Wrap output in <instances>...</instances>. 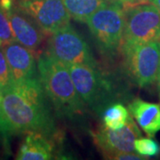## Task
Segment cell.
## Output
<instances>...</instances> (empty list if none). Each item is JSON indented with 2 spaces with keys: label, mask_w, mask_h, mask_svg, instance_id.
<instances>
[{
  "label": "cell",
  "mask_w": 160,
  "mask_h": 160,
  "mask_svg": "<svg viewBox=\"0 0 160 160\" xmlns=\"http://www.w3.org/2000/svg\"><path fill=\"white\" fill-rule=\"evenodd\" d=\"M146 158H144L142 155L138 154L137 152H120L117 154L112 155L109 159L114 160H141L145 159Z\"/></svg>",
  "instance_id": "19"
},
{
  "label": "cell",
  "mask_w": 160,
  "mask_h": 160,
  "mask_svg": "<svg viewBox=\"0 0 160 160\" xmlns=\"http://www.w3.org/2000/svg\"><path fill=\"white\" fill-rule=\"evenodd\" d=\"M128 110L149 137H154L160 131L159 104L134 99L129 103Z\"/></svg>",
  "instance_id": "12"
},
{
  "label": "cell",
  "mask_w": 160,
  "mask_h": 160,
  "mask_svg": "<svg viewBox=\"0 0 160 160\" xmlns=\"http://www.w3.org/2000/svg\"><path fill=\"white\" fill-rule=\"evenodd\" d=\"M105 2L108 3H113V4H118L120 6H122L124 8L132 6V0H104Z\"/></svg>",
  "instance_id": "21"
},
{
  "label": "cell",
  "mask_w": 160,
  "mask_h": 160,
  "mask_svg": "<svg viewBox=\"0 0 160 160\" xmlns=\"http://www.w3.org/2000/svg\"><path fill=\"white\" fill-rule=\"evenodd\" d=\"M134 149L143 157H155L160 152V146L150 138H137L134 142Z\"/></svg>",
  "instance_id": "16"
},
{
  "label": "cell",
  "mask_w": 160,
  "mask_h": 160,
  "mask_svg": "<svg viewBox=\"0 0 160 160\" xmlns=\"http://www.w3.org/2000/svg\"><path fill=\"white\" fill-rule=\"evenodd\" d=\"M11 72L6 61V55L2 48H0V87L4 90L12 84Z\"/></svg>",
  "instance_id": "18"
},
{
  "label": "cell",
  "mask_w": 160,
  "mask_h": 160,
  "mask_svg": "<svg viewBox=\"0 0 160 160\" xmlns=\"http://www.w3.org/2000/svg\"><path fill=\"white\" fill-rule=\"evenodd\" d=\"M149 3L156 6L160 12V0H149Z\"/></svg>",
  "instance_id": "24"
},
{
  "label": "cell",
  "mask_w": 160,
  "mask_h": 160,
  "mask_svg": "<svg viewBox=\"0 0 160 160\" xmlns=\"http://www.w3.org/2000/svg\"><path fill=\"white\" fill-rule=\"evenodd\" d=\"M157 81H158V92H159V99H160V70H159V73H158V78H157Z\"/></svg>",
  "instance_id": "25"
},
{
  "label": "cell",
  "mask_w": 160,
  "mask_h": 160,
  "mask_svg": "<svg viewBox=\"0 0 160 160\" xmlns=\"http://www.w3.org/2000/svg\"><path fill=\"white\" fill-rule=\"evenodd\" d=\"M51 138L38 132H29L20 146L15 159L48 160L53 156Z\"/></svg>",
  "instance_id": "13"
},
{
  "label": "cell",
  "mask_w": 160,
  "mask_h": 160,
  "mask_svg": "<svg viewBox=\"0 0 160 160\" xmlns=\"http://www.w3.org/2000/svg\"><path fill=\"white\" fill-rule=\"evenodd\" d=\"M2 98H3V90L0 87V134L2 137L5 136V126H4V119L2 116V109H1V104H2Z\"/></svg>",
  "instance_id": "20"
},
{
  "label": "cell",
  "mask_w": 160,
  "mask_h": 160,
  "mask_svg": "<svg viewBox=\"0 0 160 160\" xmlns=\"http://www.w3.org/2000/svg\"><path fill=\"white\" fill-rule=\"evenodd\" d=\"M132 6H137V5L149 3V0H132Z\"/></svg>",
  "instance_id": "23"
},
{
  "label": "cell",
  "mask_w": 160,
  "mask_h": 160,
  "mask_svg": "<svg viewBox=\"0 0 160 160\" xmlns=\"http://www.w3.org/2000/svg\"><path fill=\"white\" fill-rule=\"evenodd\" d=\"M130 112L121 103L108 107L103 113V126L111 130H118L125 126L130 118Z\"/></svg>",
  "instance_id": "15"
},
{
  "label": "cell",
  "mask_w": 160,
  "mask_h": 160,
  "mask_svg": "<svg viewBox=\"0 0 160 160\" xmlns=\"http://www.w3.org/2000/svg\"><path fill=\"white\" fill-rule=\"evenodd\" d=\"M160 41V12L150 3L125 8L122 46Z\"/></svg>",
  "instance_id": "6"
},
{
  "label": "cell",
  "mask_w": 160,
  "mask_h": 160,
  "mask_svg": "<svg viewBox=\"0 0 160 160\" xmlns=\"http://www.w3.org/2000/svg\"><path fill=\"white\" fill-rule=\"evenodd\" d=\"M1 109L5 141L12 135L29 132H41L51 139L57 135L47 96L38 77L23 82H12L3 90Z\"/></svg>",
  "instance_id": "1"
},
{
  "label": "cell",
  "mask_w": 160,
  "mask_h": 160,
  "mask_svg": "<svg viewBox=\"0 0 160 160\" xmlns=\"http://www.w3.org/2000/svg\"><path fill=\"white\" fill-rule=\"evenodd\" d=\"M86 23L103 54L113 55L121 48L125 28L123 6L105 2L87 19Z\"/></svg>",
  "instance_id": "3"
},
{
  "label": "cell",
  "mask_w": 160,
  "mask_h": 160,
  "mask_svg": "<svg viewBox=\"0 0 160 160\" xmlns=\"http://www.w3.org/2000/svg\"><path fill=\"white\" fill-rule=\"evenodd\" d=\"M74 86L85 104L101 111L108 103L110 84L100 71L99 67L89 65H68Z\"/></svg>",
  "instance_id": "7"
},
{
  "label": "cell",
  "mask_w": 160,
  "mask_h": 160,
  "mask_svg": "<svg viewBox=\"0 0 160 160\" xmlns=\"http://www.w3.org/2000/svg\"><path fill=\"white\" fill-rule=\"evenodd\" d=\"M2 49L10 69L12 82H23L38 77L34 52L17 41L5 44Z\"/></svg>",
  "instance_id": "11"
},
{
  "label": "cell",
  "mask_w": 160,
  "mask_h": 160,
  "mask_svg": "<svg viewBox=\"0 0 160 160\" xmlns=\"http://www.w3.org/2000/svg\"><path fill=\"white\" fill-rule=\"evenodd\" d=\"M3 46H4V43L2 42V40L0 39V48H2V47H3Z\"/></svg>",
  "instance_id": "26"
},
{
  "label": "cell",
  "mask_w": 160,
  "mask_h": 160,
  "mask_svg": "<svg viewBox=\"0 0 160 160\" xmlns=\"http://www.w3.org/2000/svg\"><path fill=\"white\" fill-rule=\"evenodd\" d=\"M6 12L15 41L31 51H37L47 36L46 32L40 28L33 18L18 6L13 5Z\"/></svg>",
  "instance_id": "10"
},
{
  "label": "cell",
  "mask_w": 160,
  "mask_h": 160,
  "mask_svg": "<svg viewBox=\"0 0 160 160\" xmlns=\"http://www.w3.org/2000/svg\"><path fill=\"white\" fill-rule=\"evenodd\" d=\"M127 75L140 87L150 86L160 70V41L122 46Z\"/></svg>",
  "instance_id": "4"
},
{
  "label": "cell",
  "mask_w": 160,
  "mask_h": 160,
  "mask_svg": "<svg viewBox=\"0 0 160 160\" xmlns=\"http://www.w3.org/2000/svg\"><path fill=\"white\" fill-rule=\"evenodd\" d=\"M13 5H14L13 0H0V6L5 11L9 10L12 7Z\"/></svg>",
  "instance_id": "22"
},
{
  "label": "cell",
  "mask_w": 160,
  "mask_h": 160,
  "mask_svg": "<svg viewBox=\"0 0 160 160\" xmlns=\"http://www.w3.org/2000/svg\"><path fill=\"white\" fill-rule=\"evenodd\" d=\"M17 6L33 18L46 35L69 24L63 0H17Z\"/></svg>",
  "instance_id": "9"
},
{
  "label": "cell",
  "mask_w": 160,
  "mask_h": 160,
  "mask_svg": "<svg viewBox=\"0 0 160 160\" xmlns=\"http://www.w3.org/2000/svg\"><path fill=\"white\" fill-rule=\"evenodd\" d=\"M70 18L79 22L87 19L105 3L104 0H63Z\"/></svg>",
  "instance_id": "14"
},
{
  "label": "cell",
  "mask_w": 160,
  "mask_h": 160,
  "mask_svg": "<svg viewBox=\"0 0 160 160\" xmlns=\"http://www.w3.org/2000/svg\"><path fill=\"white\" fill-rule=\"evenodd\" d=\"M94 144L105 158L120 152H134V142L142 137V132L130 116L125 126L118 130H111L104 126L91 132Z\"/></svg>",
  "instance_id": "8"
},
{
  "label": "cell",
  "mask_w": 160,
  "mask_h": 160,
  "mask_svg": "<svg viewBox=\"0 0 160 160\" xmlns=\"http://www.w3.org/2000/svg\"><path fill=\"white\" fill-rule=\"evenodd\" d=\"M40 83L58 113L71 118L84 111L85 103L74 86L68 65L48 53H42L38 62Z\"/></svg>",
  "instance_id": "2"
},
{
  "label": "cell",
  "mask_w": 160,
  "mask_h": 160,
  "mask_svg": "<svg viewBox=\"0 0 160 160\" xmlns=\"http://www.w3.org/2000/svg\"><path fill=\"white\" fill-rule=\"evenodd\" d=\"M0 39L5 44L15 41L6 12L0 6Z\"/></svg>",
  "instance_id": "17"
},
{
  "label": "cell",
  "mask_w": 160,
  "mask_h": 160,
  "mask_svg": "<svg viewBox=\"0 0 160 160\" xmlns=\"http://www.w3.org/2000/svg\"><path fill=\"white\" fill-rule=\"evenodd\" d=\"M46 52L66 65L98 67L90 46L69 24L51 34Z\"/></svg>",
  "instance_id": "5"
}]
</instances>
